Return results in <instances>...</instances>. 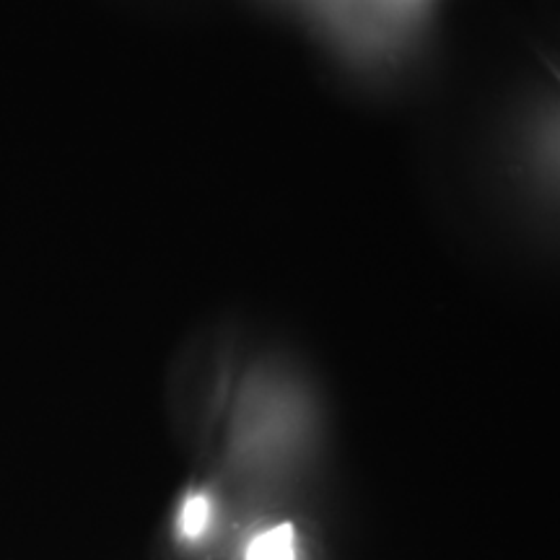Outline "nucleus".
<instances>
[{
	"instance_id": "f257e3e1",
	"label": "nucleus",
	"mask_w": 560,
	"mask_h": 560,
	"mask_svg": "<svg viewBox=\"0 0 560 560\" xmlns=\"http://www.w3.org/2000/svg\"><path fill=\"white\" fill-rule=\"evenodd\" d=\"M293 540H296V535H293L291 524H280V527L252 540L247 560H296Z\"/></svg>"
},
{
	"instance_id": "f03ea898",
	"label": "nucleus",
	"mask_w": 560,
	"mask_h": 560,
	"mask_svg": "<svg viewBox=\"0 0 560 560\" xmlns=\"http://www.w3.org/2000/svg\"><path fill=\"white\" fill-rule=\"evenodd\" d=\"M208 520H210L208 499H202V495H192V499L185 503V509H182V532L195 540V537H200L202 532H206Z\"/></svg>"
}]
</instances>
